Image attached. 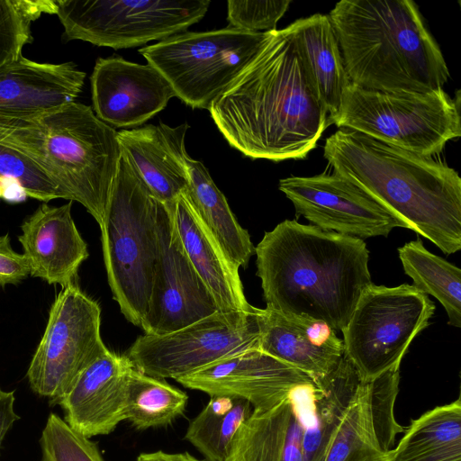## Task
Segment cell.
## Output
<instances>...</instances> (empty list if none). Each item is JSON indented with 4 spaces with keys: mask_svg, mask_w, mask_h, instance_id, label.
I'll use <instances>...</instances> for the list:
<instances>
[{
    "mask_svg": "<svg viewBox=\"0 0 461 461\" xmlns=\"http://www.w3.org/2000/svg\"><path fill=\"white\" fill-rule=\"evenodd\" d=\"M71 208L72 201L61 206L42 203L23 221L18 236L30 275L61 288L75 283L80 265L89 256Z\"/></svg>",
    "mask_w": 461,
    "mask_h": 461,
    "instance_id": "obj_20",
    "label": "cell"
},
{
    "mask_svg": "<svg viewBox=\"0 0 461 461\" xmlns=\"http://www.w3.org/2000/svg\"><path fill=\"white\" fill-rule=\"evenodd\" d=\"M40 461H105L96 442L73 430L58 414H49L40 438Z\"/></svg>",
    "mask_w": 461,
    "mask_h": 461,
    "instance_id": "obj_34",
    "label": "cell"
},
{
    "mask_svg": "<svg viewBox=\"0 0 461 461\" xmlns=\"http://www.w3.org/2000/svg\"><path fill=\"white\" fill-rule=\"evenodd\" d=\"M400 373L393 370L370 383L374 427L382 447L392 450L395 436L404 429L394 418V402L399 391Z\"/></svg>",
    "mask_w": 461,
    "mask_h": 461,
    "instance_id": "obj_35",
    "label": "cell"
},
{
    "mask_svg": "<svg viewBox=\"0 0 461 461\" xmlns=\"http://www.w3.org/2000/svg\"><path fill=\"white\" fill-rule=\"evenodd\" d=\"M86 73L72 62L41 63L23 55L0 68V124L59 110L81 93Z\"/></svg>",
    "mask_w": 461,
    "mask_h": 461,
    "instance_id": "obj_19",
    "label": "cell"
},
{
    "mask_svg": "<svg viewBox=\"0 0 461 461\" xmlns=\"http://www.w3.org/2000/svg\"><path fill=\"white\" fill-rule=\"evenodd\" d=\"M212 396L240 398L254 411L267 410L314 379L259 348H250L176 380Z\"/></svg>",
    "mask_w": 461,
    "mask_h": 461,
    "instance_id": "obj_15",
    "label": "cell"
},
{
    "mask_svg": "<svg viewBox=\"0 0 461 461\" xmlns=\"http://www.w3.org/2000/svg\"><path fill=\"white\" fill-rule=\"evenodd\" d=\"M323 156L445 255L461 249V178L447 164L348 129L326 139Z\"/></svg>",
    "mask_w": 461,
    "mask_h": 461,
    "instance_id": "obj_3",
    "label": "cell"
},
{
    "mask_svg": "<svg viewBox=\"0 0 461 461\" xmlns=\"http://www.w3.org/2000/svg\"><path fill=\"white\" fill-rule=\"evenodd\" d=\"M0 140L35 162L100 226L117 174L122 148L117 131L93 109L71 103L37 118L0 124Z\"/></svg>",
    "mask_w": 461,
    "mask_h": 461,
    "instance_id": "obj_5",
    "label": "cell"
},
{
    "mask_svg": "<svg viewBox=\"0 0 461 461\" xmlns=\"http://www.w3.org/2000/svg\"><path fill=\"white\" fill-rule=\"evenodd\" d=\"M314 380L313 412L303 435V461H323L330 442L361 382L344 356L329 374Z\"/></svg>",
    "mask_w": 461,
    "mask_h": 461,
    "instance_id": "obj_26",
    "label": "cell"
},
{
    "mask_svg": "<svg viewBox=\"0 0 461 461\" xmlns=\"http://www.w3.org/2000/svg\"><path fill=\"white\" fill-rule=\"evenodd\" d=\"M459 98L443 89L426 94L367 90L350 83L331 121L392 146L422 156L438 155L461 135Z\"/></svg>",
    "mask_w": 461,
    "mask_h": 461,
    "instance_id": "obj_7",
    "label": "cell"
},
{
    "mask_svg": "<svg viewBox=\"0 0 461 461\" xmlns=\"http://www.w3.org/2000/svg\"><path fill=\"white\" fill-rule=\"evenodd\" d=\"M323 461H393L374 427L370 383L360 382L327 448Z\"/></svg>",
    "mask_w": 461,
    "mask_h": 461,
    "instance_id": "obj_29",
    "label": "cell"
},
{
    "mask_svg": "<svg viewBox=\"0 0 461 461\" xmlns=\"http://www.w3.org/2000/svg\"><path fill=\"white\" fill-rule=\"evenodd\" d=\"M133 365L108 349L92 362L58 402L64 421L86 438L108 435L125 420L128 377Z\"/></svg>",
    "mask_w": 461,
    "mask_h": 461,
    "instance_id": "obj_18",
    "label": "cell"
},
{
    "mask_svg": "<svg viewBox=\"0 0 461 461\" xmlns=\"http://www.w3.org/2000/svg\"><path fill=\"white\" fill-rule=\"evenodd\" d=\"M187 401L185 392L133 366L128 377L125 420L140 430L165 427L184 413Z\"/></svg>",
    "mask_w": 461,
    "mask_h": 461,
    "instance_id": "obj_31",
    "label": "cell"
},
{
    "mask_svg": "<svg viewBox=\"0 0 461 461\" xmlns=\"http://www.w3.org/2000/svg\"><path fill=\"white\" fill-rule=\"evenodd\" d=\"M135 461H205L192 456L188 452L167 453L158 450L140 454Z\"/></svg>",
    "mask_w": 461,
    "mask_h": 461,
    "instance_id": "obj_39",
    "label": "cell"
},
{
    "mask_svg": "<svg viewBox=\"0 0 461 461\" xmlns=\"http://www.w3.org/2000/svg\"><path fill=\"white\" fill-rule=\"evenodd\" d=\"M90 82L93 111L113 129L144 123L176 96L171 85L153 66L122 57L97 59Z\"/></svg>",
    "mask_w": 461,
    "mask_h": 461,
    "instance_id": "obj_16",
    "label": "cell"
},
{
    "mask_svg": "<svg viewBox=\"0 0 461 461\" xmlns=\"http://www.w3.org/2000/svg\"><path fill=\"white\" fill-rule=\"evenodd\" d=\"M435 312L429 295L411 285H370L360 296L343 334L344 357L361 382L398 370L416 336Z\"/></svg>",
    "mask_w": 461,
    "mask_h": 461,
    "instance_id": "obj_9",
    "label": "cell"
},
{
    "mask_svg": "<svg viewBox=\"0 0 461 461\" xmlns=\"http://www.w3.org/2000/svg\"><path fill=\"white\" fill-rule=\"evenodd\" d=\"M270 32L230 26L184 32L139 52L167 80L181 101L194 109L210 110L256 58Z\"/></svg>",
    "mask_w": 461,
    "mask_h": 461,
    "instance_id": "obj_8",
    "label": "cell"
},
{
    "mask_svg": "<svg viewBox=\"0 0 461 461\" xmlns=\"http://www.w3.org/2000/svg\"><path fill=\"white\" fill-rule=\"evenodd\" d=\"M259 330L250 312H216L177 330L144 334L125 356L142 373L156 378L193 374L250 348H258Z\"/></svg>",
    "mask_w": 461,
    "mask_h": 461,
    "instance_id": "obj_12",
    "label": "cell"
},
{
    "mask_svg": "<svg viewBox=\"0 0 461 461\" xmlns=\"http://www.w3.org/2000/svg\"><path fill=\"white\" fill-rule=\"evenodd\" d=\"M350 82L367 90L426 94L449 70L411 0H342L328 14Z\"/></svg>",
    "mask_w": 461,
    "mask_h": 461,
    "instance_id": "obj_4",
    "label": "cell"
},
{
    "mask_svg": "<svg viewBox=\"0 0 461 461\" xmlns=\"http://www.w3.org/2000/svg\"><path fill=\"white\" fill-rule=\"evenodd\" d=\"M30 275V267L23 254L15 252L9 234L0 237V286L17 285Z\"/></svg>",
    "mask_w": 461,
    "mask_h": 461,
    "instance_id": "obj_37",
    "label": "cell"
},
{
    "mask_svg": "<svg viewBox=\"0 0 461 461\" xmlns=\"http://www.w3.org/2000/svg\"><path fill=\"white\" fill-rule=\"evenodd\" d=\"M56 8V0H0V68L32 42V22L42 14H55Z\"/></svg>",
    "mask_w": 461,
    "mask_h": 461,
    "instance_id": "obj_33",
    "label": "cell"
},
{
    "mask_svg": "<svg viewBox=\"0 0 461 461\" xmlns=\"http://www.w3.org/2000/svg\"><path fill=\"white\" fill-rule=\"evenodd\" d=\"M255 254L266 308L321 321L336 331L373 284L363 240L295 220L266 231Z\"/></svg>",
    "mask_w": 461,
    "mask_h": 461,
    "instance_id": "obj_2",
    "label": "cell"
},
{
    "mask_svg": "<svg viewBox=\"0 0 461 461\" xmlns=\"http://www.w3.org/2000/svg\"><path fill=\"white\" fill-rule=\"evenodd\" d=\"M315 390L314 380L297 386L267 410H253L236 433L225 461H303Z\"/></svg>",
    "mask_w": 461,
    "mask_h": 461,
    "instance_id": "obj_17",
    "label": "cell"
},
{
    "mask_svg": "<svg viewBox=\"0 0 461 461\" xmlns=\"http://www.w3.org/2000/svg\"><path fill=\"white\" fill-rule=\"evenodd\" d=\"M15 391L0 388V450L3 442L14 423L21 419L14 410Z\"/></svg>",
    "mask_w": 461,
    "mask_h": 461,
    "instance_id": "obj_38",
    "label": "cell"
},
{
    "mask_svg": "<svg viewBox=\"0 0 461 461\" xmlns=\"http://www.w3.org/2000/svg\"><path fill=\"white\" fill-rule=\"evenodd\" d=\"M209 112L230 147L276 162L306 158L329 125L287 27L270 32Z\"/></svg>",
    "mask_w": 461,
    "mask_h": 461,
    "instance_id": "obj_1",
    "label": "cell"
},
{
    "mask_svg": "<svg viewBox=\"0 0 461 461\" xmlns=\"http://www.w3.org/2000/svg\"><path fill=\"white\" fill-rule=\"evenodd\" d=\"M64 41L114 50L163 41L205 15L209 0H56Z\"/></svg>",
    "mask_w": 461,
    "mask_h": 461,
    "instance_id": "obj_10",
    "label": "cell"
},
{
    "mask_svg": "<svg viewBox=\"0 0 461 461\" xmlns=\"http://www.w3.org/2000/svg\"><path fill=\"white\" fill-rule=\"evenodd\" d=\"M48 203L66 194L25 152L0 140V198L21 202L26 197Z\"/></svg>",
    "mask_w": 461,
    "mask_h": 461,
    "instance_id": "obj_32",
    "label": "cell"
},
{
    "mask_svg": "<svg viewBox=\"0 0 461 461\" xmlns=\"http://www.w3.org/2000/svg\"><path fill=\"white\" fill-rule=\"evenodd\" d=\"M187 122L171 127L157 125L117 131L122 152L155 197L172 209L189 184L185 140Z\"/></svg>",
    "mask_w": 461,
    "mask_h": 461,
    "instance_id": "obj_22",
    "label": "cell"
},
{
    "mask_svg": "<svg viewBox=\"0 0 461 461\" xmlns=\"http://www.w3.org/2000/svg\"><path fill=\"white\" fill-rule=\"evenodd\" d=\"M100 326L99 304L75 283L62 288L26 373L31 390L57 405L77 376L108 351Z\"/></svg>",
    "mask_w": 461,
    "mask_h": 461,
    "instance_id": "obj_11",
    "label": "cell"
},
{
    "mask_svg": "<svg viewBox=\"0 0 461 461\" xmlns=\"http://www.w3.org/2000/svg\"><path fill=\"white\" fill-rule=\"evenodd\" d=\"M393 461H461L460 398L411 420Z\"/></svg>",
    "mask_w": 461,
    "mask_h": 461,
    "instance_id": "obj_27",
    "label": "cell"
},
{
    "mask_svg": "<svg viewBox=\"0 0 461 461\" xmlns=\"http://www.w3.org/2000/svg\"><path fill=\"white\" fill-rule=\"evenodd\" d=\"M291 1L227 2L229 26L250 32L276 30L277 22L287 11Z\"/></svg>",
    "mask_w": 461,
    "mask_h": 461,
    "instance_id": "obj_36",
    "label": "cell"
},
{
    "mask_svg": "<svg viewBox=\"0 0 461 461\" xmlns=\"http://www.w3.org/2000/svg\"><path fill=\"white\" fill-rule=\"evenodd\" d=\"M158 202L122 150L99 227L113 297L125 319L140 328L148 312L157 262Z\"/></svg>",
    "mask_w": 461,
    "mask_h": 461,
    "instance_id": "obj_6",
    "label": "cell"
},
{
    "mask_svg": "<svg viewBox=\"0 0 461 461\" xmlns=\"http://www.w3.org/2000/svg\"><path fill=\"white\" fill-rule=\"evenodd\" d=\"M252 411L246 400L212 396L189 423L185 439L205 461H225L236 433Z\"/></svg>",
    "mask_w": 461,
    "mask_h": 461,
    "instance_id": "obj_30",
    "label": "cell"
},
{
    "mask_svg": "<svg viewBox=\"0 0 461 461\" xmlns=\"http://www.w3.org/2000/svg\"><path fill=\"white\" fill-rule=\"evenodd\" d=\"M287 29L294 41L309 82L328 114H338L343 94L351 83L328 14L301 18Z\"/></svg>",
    "mask_w": 461,
    "mask_h": 461,
    "instance_id": "obj_24",
    "label": "cell"
},
{
    "mask_svg": "<svg viewBox=\"0 0 461 461\" xmlns=\"http://www.w3.org/2000/svg\"><path fill=\"white\" fill-rule=\"evenodd\" d=\"M158 254L148 312L141 329L162 335L218 312L211 292L189 260L170 210L157 211Z\"/></svg>",
    "mask_w": 461,
    "mask_h": 461,
    "instance_id": "obj_14",
    "label": "cell"
},
{
    "mask_svg": "<svg viewBox=\"0 0 461 461\" xmlns=\"http://www.w3.org/2000/svg\"><path fill=\"white\" fill-rule=\"evenodd\" d=\"M189 184L186 192L201 221L220 244L228 258L240 268L247 267L255 254L250 236L231 212L220 191L199 160L185 158Z\"/></svg>",
    "mask_w": 461,
    "mask_h": 461,
    "instance_id": "obj_25",
    "label": "cell"
},
{
    "mask_svg": "<svg viewBox=\"0 0 461 461\" xmlns=\"http://www.w3.org/2000/svg\"><path fill=\"white\" fill-rule=\"evenodd\" d=\"M169 210L184 249L213 296L218 310L250 312L252 305L245 297L239 267L201 221L186 190Z\"/></svg>",
    "mask_w": 461,
    "mask_h": 461,
    "instance_id": "obj_23",
    "label": "cell"
},
{
    "mask_svg": "<svg viewBox=\"0 0 461 461\" xmlns=\"http://www.w3.org/2000/svg\"><path fill=\"white\" fill-rule=\"evenodd\" d=\"M404 273L412 286L435 297L444 307L448 324L461 327V270L445 258L432 254L420 239L398 249Z\"/></svg>",
    "mask_w": 461,
    "mask_h": 461,
    "instance_id": "obj_28",
    "label": "cell"
},
{
    "mask_svg": "<svg viewBox=\"0 0 461 461\" xmlns=\"http://www.w3.org/2000/svg\"><path fill=\"white\" fill-rule=\"evenodd\" d=\"M258 348L313 379L329 374L344 356L342 339L326 322L254 307Z\"/></svg>",
    "mask_w": 461,
    "mask_h": 461,
    "instance_id": "obj_21",
    "label": "cell"
},
{
    "mask_svg": "<svg viewBox=\"0 0 461 461\" xmlns=\"http://www.w3.org/2000/svg\"><path fill=\"white\" fill-rule=\"evenodd\" d=\"M279 190L292 202L296 217L311 225L361 240L387 237L408 226L370 194L336 172L279 180Z\"/></svg>",
    "mask_w": 461,
    "mask_h": 461,
    "instance_id": "obj_13",
    "label": "cell"
}]
</instances>
